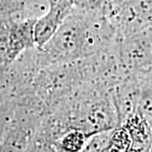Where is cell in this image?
<instances>
[{"instance_id":"1","label":"cell","mask_w":152,"mask_h":152,"mask_svg":"<svg viewBox=\"0 0 152 152\" xmlns=\"http://www.w3.org/2000/svg\"><path fill=\"white\" fill-rule=\"evenodd\" d=\"M48 8L34 24V39L37 48L48 42L65 20L75 10L72 0H48Z\"/></svg>"},{"instance_id":"2","label":"cell","mask_w":152,"mask_h":152,"mask_svg":"<svg viewBox=\"0 0 152 152\" xmlns=\"http://www.w3.org/2000/svg\"><path fill=\"white\" fill-rule=\"evenodd\" d=\"M136 79L140 86V102L142 107L152 113V70L143 72Z\"/></svg>"},{"instance_id":"3","label":"cell","mask_w":152,"mask_h":152,"mask_svg":"<svg viewBox=\"0 0 152 152\" xmlns=\"http://www.w3.org/2000/svg\"><path fill=\"white\" fill-rule=\"evenodd\" d=\"M85 137L84 134L80 132H71L69 133L63 140V146L67 151L75 152L80 150L84 145Z\"/></svg>"}]
</instances>
